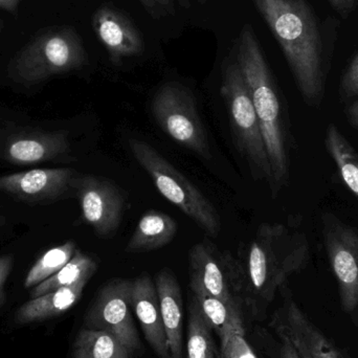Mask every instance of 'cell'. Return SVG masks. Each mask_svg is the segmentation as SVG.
Listing matches in <instances>:
<instances>
[{
	"mask_svg": "<svg viewBox=\"0 0 358 358\" xmlns=\"http://www.w3.org/2000/svg\"><path fill=\"white\" fill-rule=\"evenodd\" d=\"M170 358H182V296L180 286L169 269L155 278Z\"/></svg>",
	"mask_w": 358,
	"mask_h": 358,
	"instance_id": "obj_17",
	"label": "cell"
},
{
	"mask_svg": "<svg viewBox=\"0 0 358 358\" xmlns=\"http://www.w3.org/2000/svg\"><path fill=\"white\" fill-rule=\"evenodd\" d=\"M200 1H204V0H200Z\"/></svg>",
	"mask_w": 358,
	"mask_h": 358,
	"instance_id": "obj_35",
	"label": "cell"
},
{
	"mask_svg": "<svg viewBox=\"0 0 358 358\" xmlns=\"http://www.w3.org/2000/svg\"><path fill=\"white\" fill-rule=\"evenodd\" d=\"M71 187L77 193L84 221L100 237L115 235L125 210L121 191L110 181L92 176H76Z\"/></svg>",
	"mask_w": 358,
	"mask_h": 358,
	"instance_id": "obj_11",
	"label": "cell"
},
{
	"mask_svg": "<svg viewBox=\"0 0 358 358\" xmlns=\"http://www.w3.org/2000/svg\"><path fill=\"white\" fill-rule=\"evenodd\" d=\"M132 281L113 279L96 294L85 317L88 329L105 330L117 336L131 355L142 349L131 315Z\"/></svg>",
	"mask_w": 358,
	"mask_h": 358,
	"instance_id": "obj_10",
	"label": "cell"
},
{
	"mask_svg": "<svg viewBox=\"0 0 358 358\" xmlns=\"http://www.w3.org/2000/svg\"><path fill=\"white\" fill-rule=\"evenodd\" d=\"M131 308L152 350L159 358H170L157 286L148 275L132 281Z\"/></svg>",
	"mask_w": 358,
	"mask_h": 358,
	"instance_id": "obj_15",
	"label": "cell"
},
{
	"mask_svg": "<svg viewBox=\"0 0 358 358\" xmlns=\"http://www.w3.org/2000/svg\"><path fill=\"white\" fill-rule=\"evenodd\" d=\"M281 46L303 99L321 104L330 65L319 17L307 0H252Z\"/></svg>",
	"mask_w": 358,
	"mask_h": 358,
	"instance_id": "obj_1",
	"label": "cell"
},
{
	"mask_svg": "<svg viewBox=\"0 0 358 358\" xmlns=\"http://www.w3.org/2000/svg\"><path fill=\"white\" fill-rule=\"evenodd\" d=\"M325 147L345 185L358 199V152L336 124L328 125Z\"/></svg>",
	"mask_w": 358,
	"mask_h": 358,
	"instance_id": "obj_20",
	"label": "cell"
},
{
	"mask_svg": "<svg viewBox=\"0 0 358 358\" xmlns=\"http://www.w3.org/2000/svg\"><path fill=\"white\" fill-rule=\"evenodd\" d=\"M282 340L281 350H280V358H301L296 348L292 346V343L285 338H280Z\"/></svg>",
	"mask_w": 358,
	"mask_h": 358,
	"instance_id": "obj_31",
	"label": "cell"
},
{
	"mask_svg": "<svg viewBox=\"0 0 358 358\" xmlns=\"http://www.w3.org/2000/svg\"><path fill=\"white\" fill-rule=\"evenodd\" d=\"M323 240L338 284L343 311L358 322V229L334 213L322 215Z\"/></svg>",
	"mask_w": 358,
	"mask_h": 358,
	"instance_id": "obj_9",
	"label": "cell"
},
{
	"mask_svg": "<svg viewBox=\"0 0 358 358\" xmlns=\"http://www.w3.org/2000/svg\"><path fill=\"white\" fill-rule=\"evenodd\" d=\"M338 92L343 101H349L358 96V52L353 57L342 76Z\"/></svg>",
	"mask_w": 358,
	"mask_h": 358,
	"instance_id": "obj_27",
	"label": "cell"
},
{
	"mask_svg": "<svg viewBox=\"0 0 358 358\" xmlns=\"http://www.w3.org/2000/svg\"><path fill=\"white\" fill-rule=\"evenodd\" d=\"M346 117L348 119L349 124L352 125L358 131V99L347 107Z\"/></svg>",
	"mask_w": 358,
	"mask_h": 358,
	"instance_id": "obj_32",
	"label": "cell"
},
{
	"mask_svg": "<svg viewBox=\"0 0 358 358\" xmlns=\"http://www.w3.org/2000/svg\"><path fill=\"white\" fill-rule=\"evenodd\" d=\"M87 282L80 281L31 299L17 310L15 321L18 324H29L62 315L80 300Z\"/></svg>",
	"mask_w": 358,
	"mask_h": 358,
	"instance_id": "obj_18",
	"label": "cell"
},
{
	"mask_svg": "<svg viewBox=\"0 0 358 358\" xmlns=\"http://www.w3.org/2000/svg\"><path fill=\"white\" fill-rule=\"evenodd\" d=\"M221 96L229 111L236 146L245 157L256 179L271 183V170L260 123L250 90L237 62L231 61L223 71Z\"/></svg>",
	"mask_w": 358,
	"mask_h": 358,
	"instance_id": "obj_6",
	"label": "cell"
},
{
	"mask_svg": "<svg viewBox=\"0 0 358 358\" xmlns=\"http://www.w3.org/2000/svg\"><path fill=\"white\" fill-rule=\"evenodd\" d=\"M152 18L162 19L176 14V0H138ZM183 8H189V0H178Z\"/></svg>",
	"mask_w": 358,
	"mask_h": 358,
	"instance_id": "obj_28",
	"label": "cell"
},
{
	"mask_svg": "<svg viewBox=\"0 0 358 358\" xmlns=\"http://www.w3.org/2000/svg\"><path fill=\"white\" fill-rule=\"evenodd\" d=\"M87 61V52L75 29L52 27L36 36L12 59L8 77L16 83L34 85L81 69Z\"/></svg>",
	"mask_w": 358,
	"mask_h": 358,
	"instance_id": "obj_4",
	"label": "cell"
},
{
	"mask_svg": "<svg viewBox=\"0 0 358 358\" xmlns=\"http://www.w3.org/2000/svg\"><path fill=\"white\" fill-rule=\"evenodd\" d=\"M75 171L60 169H34L0 178V191L27 201L58 199L73 189Z\"/></svg>",
	"mask_w": 358,
	"mask_h": 358,
	"instance_id": "obj_14",
	"label": "cell"
},
{
	"mask_svg": "<svg viewBox=\"0 0 358 358\" xmlns=\"http://www.w3.org/2000/svg\"><path fill=\"white\" fill-rule=\"evenodd\" d=\"M189 273L193 294L239 305L245 289L243 273L239 261L229 252L206 241L195 244L189 252Z\"/></svg>",
	"mask_w": 358,
	"mask_h": 358,
	"instance_id": "obj_8",
	"label": "cell"
},
{
	"mask_svg": "<svg viewBox=\"0 0 358 358\" xmlns=\"http://www.w3.org/2000/svg\"><path fill=\"white\" fill-rule=\"evenodd\" d=\"M21 1L22 0H0V8L12 14H16Z\"/></svg>",
	"mask_w": 358,
	"mask_h": 358,
	"instance_id": "obj_33",
	"label": "cell"
},
{
	"mask_svg": "<svg viewBox=\"0 0 358 358\" xmlns=\"http://www.w3.org/2000/svg\"><path fill=\"white\" fill-rule=\"evenodd\" d=\"M125 345L105 330L84 328L73 343V358H132Z\"/></svg>",
	"mask_w": 358,
	"mask_h": 358,
	"instance_id": "obj_21",
	"label": "cell"
},
{
	"mask_svg": "<svg viewBox=\"0 0 358 358\" xmlns=\"http://www.w3.org/2000/svg\"><path fill=\"white\" fill-rule=\"evenodd\" d=\"M1 27H2L1 21H0V29H1Z\"/></svg>",
	"mask_w": 358,
	"mask_h": 358,
	"instance_id": "obj_34",
	"label": "cell"
},
{
	"mask_svg": "<svg viewBox=\"0 0 358 358\" xmlns=\"http://www.w3.org/2000/svg\"><path fill=\"white\" fill-rule=\"evenodd\" d=\"M13 266L12 256L0 257V306L6 302V294H4L3 286L10 275Z\"/></svg>",
	"mask_w": 358,
	"mask_h": 358,
	"instance_id": "obj_29",
	"label": "cell"
},
{
	"mask_svg": "<svg viewBox=\"0 0 358 358\" xmlns=\"http://www.w3.org/2000/svg\"><path fill=\"white\" fill-rule=\"evenodd\" d=\"M236 62L250 90L271 170L273 195L289 178V157L283 106L273 73L252 25L245 24L236 44Z\"/></svg>",
	"mask_w": 358,
	"mask_h": 358,
	"instance_id": "obj_2",
	"label": "cell"
},
{
	"mask_svg": "<svg viewBox=\"0 0 358 358\" xmlns=\"http://www.w3.org/2000/svg\"><path fill=\"white\" fill-rule=\"evenodd\" d=\"M210 329L197 302L193 298L189 305L187 358H216Z\"/></svg>",
	"mask_w": 358,
	"mask_h": 358,
	"instance_id": "obj_25",
	"label": "cell"
},
{
	"mask_svg": "<svg viewBox=\"0 0 358 358\" xmlns=\"http://www.w3.org/2000/svg\"><path fill=\"white\" fill-rule=\"evenodd\" d=\"M153 117L161 129L178 144L200 157H210L206 130L193 94L182 84H164L151 102Z\"/></svg>",
	"mask_w": 358,
	"mask_h": 358,
	"instance_id": "obj_7",
	"label": "cell"
},
{
	"mask_svg": "<svg viewBox=\"0 0 358 358\" xmlns=\"http://www.w3.org/2000/svg\"><path fill=\"white\" fill-rule=\"evenodd\" d=\"M76 250L77 248L75 242L67 241L62 245L57 246L44 252L29 269L24 280V287H35L58 273L73 258Z\"/></svg>",
	"mask_w": 358,
	"mask_h": 358,
	"instance_id": "obj_24",
	"label": "cell"
},
{
	"mask_svg": "<svg viewBox=\"0 0 358 358\" xmlns=\"http://www.w3.org/2000/svg\"><path fill=\"white\" fill-rule=\"evenodd\" d=\"M178 223L171 216L159 210H148L138 221L126 252L136 254L159 250L174 239Z\"/></svg>",
	"mask_w": 358,
	"mask_h": 358,
	"instance_id": "obj_19",
	"label": "cell"
},
{
	"mask_svg": "<svg viewBox=\"0 0 358 358\" xmlns=\"http://www.w3.org/2000/svg\"><path fill=\"white\" fill-rule=\"evenodd\" d=\"M309 260L310 244L304 231L283 223H263L238 261L246 289L271 301L278 288Z\"/></svg>",
	"mask_w": 358,
	"mask_h": 358,
	"instance_id": "obj_3",
	"label": "cell"
},
{
	"mask_svg": "<svg viewBox=\"0 0 358 358\" xmlns=\"http://www.w3.org/2000/svg\"><path fill=\"white\" fill-rule=\"evenodd\" d=\"M96 269L98 264L96 261L81 250H77L73 258L58 273L33 288L31 292V299L38 298L42 294L65 286L73 285L80 281H90V278L96 273Z\"/></svg>",
	"mask_w": 358,
	"mask_h": 358,
	"instance_id": "obj_23",
	"label": "cell"
},
{
	"mask_svg": "<svg viewBox=\"0 0 358 358\" xmlns=\"http://www.w3.org/2000/svg\"><path fill=\"white\" fill-rule=\"evenodd\" d=\"M129 148L136 161L148 173L157 191L208 236L220 231V219L210 200L148 143L131 140Z\"/></svg>",
	"mask_w": 358,
	"mask_h": 358,
	"instance_id": "obj_5",
	"label": "cell"
},
{
	"mask_svg": "<svg viewBox=\"0 0 358 358\" xmlns=\"http://www.w3.org/2000/svg\"><path fill=\"white\" fill-rule=\"evenodd\" d=\"M242 332L234 331L221 342L222 358H257Z\"/></svg>",
	"mask_w": 358,
	"mask_h": 358,
	"instance_id": "obj_26",
	"label": "cell"
},
{
	"mask_svg": "<svg viewBox=\"0 0 358 358\" xmlns=\"http://www.w3.org/2000/svg\"><path fill=\"white\" fill-rule=\"evenodd\" d=\"M329 2L332 8L344 18H347L357 6V0H329Z\"/></svg>",
	"mask_w": 358,
	"mask_h": 358,
	"instance_id": "obj_30",
	"label": "cell"
},
{
	"mask_svg": "<svg viewBox=\"0 0 358 358\" xmlns=\"http://www.w3.org/2000/svg\"><path fill=\"white\" fill-rule=\"evenodd\" d=\"M271 326L280 338L292 343L301 358H348L292 299H286Z\"/></svg>",
	"mask_w": 358,
	"mask_h": 358,
	"instance_id": "obj_12",
	"label": "cell"
},
{
	"mask_svg": "<svg viewBox=\"0 0 358 358\" xmlns=\"http://www.w3.org/2000/svg\"><path fill=\"white\" fill-rule=\"evenodd\" d=\"M206 323L218 334L220 341L234 331L245 334L238 304H229L213 296L194 294Z\"/></svg>",
	"mask_w": 358,
	"mask_h": 358,
	"instance_id": "obj_22",
	"label": "cell"
},
{
	"mask_svg": "<svg viewBox=\"0 0 358 358\" xmlns=\"http://www.w3.org/2000/svg\"><path fill=\"white\" fill-rule=\"evenodd\" d=\"M71 150L64 132L15 136L6 144L4 157L15 165H31L52 161Z\"/></svg>",
	"mask_w": 358,
	"mask_h": 358,
	"instance_id": "obj_16",
	"label": "cell"
},
{
	"mask_svg": "<svg viewBox=\"0 0 358 358\" xmlns=\"http://www.w3.org/2000/svg\"><path fill=\"white\" fill-rule=\"evenodd\" d=\"M92 27L115 64L144 52L141 31L130 18L115 6L105 4L99 8L92 16Z\"/></svg>",
	"mask_w": 358,
	"mask_h": 358,
	"instance_id": "obj_13",
	"label": "cell"
}]
</instances>
